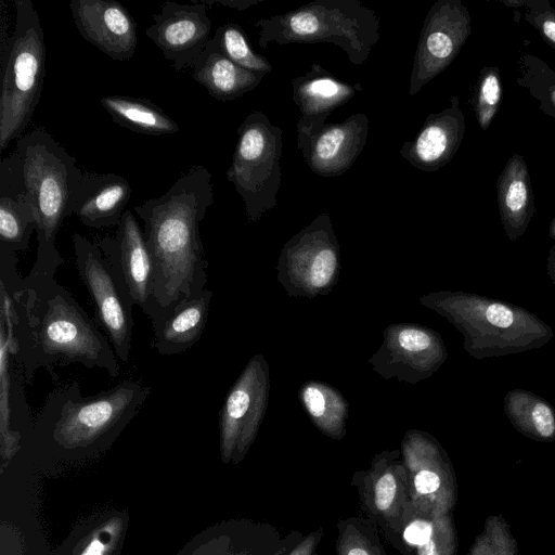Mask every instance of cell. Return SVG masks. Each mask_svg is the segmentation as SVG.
I'll use <instances>...</instances> for the list:
<instances>
[{"instance_id":"cell-19","label":"cell","mask_w":555,"mask_h":555,"mask_svg":"<svg viewBox=\"0 0 555 555\" xmlns=\"http://www.w3.org/2000/svg\"><path fill=\"white\" fill-rule=\"evenodd\" d=\"M291 86L292 99L300 113L296 125L297 138L309 137L320 130L334 109L362 90L360 83L337 79L320 63H313L304 75L294 77Z\"/></svg>"},{"instance_id":"cell-29","label":"cell","mask_w":555,"mask_h":555,"mask_svg":"<svg viewBox=\"0 0 555 555\" xmlns=\"http://www.w3.org/2000/svg\"><path fill=\"white\" fill-rule=\"evenodd\" d=\"M503 409L512 425L524 436L542 442L555 440V411L541 397L513 389L504 397Z\"/></svg>"},{"instance_id":"cell-11","label":"cell","mask_w":555,"mask_h":555,"mask_svg":"<svg viewBox=\"0 0 555 555\" xmlns=\"http://www.w3.org/2000/svg\"><path fill=\"white\" fill-rule=\"evenodd\" d=\"M269 389L268 362L262 354H256L230 388L219 411L220 453L224 463H237L248 452L266 415Z\"/></svg>"},{"instance_id":"cell-12","label":"cell","mask_w":555,"mask_h":555,"mask_svg":"<svg viewBox=\"0 0 555 555\" xmlns=\"http://www.w3.org/2000/svg\"><path fill=\"white\" fill-rule=\"evenodd\" d=\"M410 511L425 518L450 514L456 500L452 466L439 443L425 431L410 429L401 441Z\"/></svg>"},{"instance_id":"cell-27","label":"cell","mask_w":555,"mask_h":555,"mask_svg":"<svg viewBox=\"0 0 555 555\" xmlns=\"http://www.w3.org/2000/svg\"><path fill=\"white\" fill-rule=\"evenodd\" d=\"M298 399L312 424L332 439H343L349 404L335 387L321 380H307L298 390Z\"/></svg>"},{"instance_id":"cell-6","label":"cell","mask_w":555,"mask_h":555,"mask_svg":"<svg viewBox=\"0 0 555 555\" xmlns=\"http://www.w3.org/2000/svg\"><path fill=\"white\" fill-rule=\"evenodd\" d=\"M258 43H332L354 65L366 62L379 41V17L359 0H313L297 9L260 18Z\"/></svg>"},{"instance_id":"cell-18","label":"cell","mask_w":555,"mask_h":555,"mask_svg":"<svg viewBox=\"0 0 555 555\" xmlns=\"http://www.w3.org/2000/svg\"><path fill=\"white\" fill-rule=\"evenodd\" d=\"M81 37L115 61H129L137 49V25L128 10L114 0L69 2Z\"/></svg>"},{"instance_id":"cell-15","label":"cell","mask_w":555,"mask_h":555,"mask_svg":"<svg viewBox=\"0 0 555 555\" xmlns=\"http://www.w3.org/2000/svg\"><path fill=\"white\" fill-rule=\"evenodd\" d=\"M448 351L436 331L416 323H395L383 332V343L369 363L384 379L417 384L444 363Z\"/></svg>"},{"instance_id":"cell-34","label":"cell","mask_w":555,"mask_h":555,"mask_svg":"<svg viewBox=\"0 0 555 555\" xmlns=\"http://www.w3.org/2000/svg\"><path fill=\"white\" fill-rule=\"evenodd\" d=\"M429 538L418 545L417 555H455L456 537L450 514L431 519Z\"/></svg>"},{"instance_id":"cell-37","label":"cell","mask_w":555,"mask_h":555,"mask_svg":"<svg viewBox=\"0 0 555 555\" xmlns=\"http://www.w3.org/2000/svg\"><path fill=\"white\" fill-rule=\"evenodd\" d=\"M339 555H375L369 541L354 528H347L338 542Z\"/></svg>"},{"instance_id":"cell-8","label":"cell","mask_w":555,"mask_h":555,"mask_svg":"<svg viewBox=\"0 0 555 555\" xmlns=\"http://www.w3.org/2000/svg\"><path fill=\"white\" fill-rule=\"evenodd\" d=\"M237 137L227 179L244 202L248 221L256 222L276 205L283 130L264 113L253 111L237 128Z\"/></svg>"},{"instance_id":"cell-20","label":"cell","mask_w":555,"mask_h":555,"mask_svg":"<svg viewBox=\"0 0 555 555\" xmlns=\"http://www.w3.org/2000/svg\"><path fill=\"white\" fill-rule=\"evenodd\" d=\"M465 128L459 98L453 95L447 108L426 117L415 138L401 145L400 155L414 168L437 171L455 156Z\"/></svg>"},{"instance_id":"cell-1","label":"cell","mask_w":555,"mask_h":555,"mask_svg":"<svg viewBox=\"0 0 555 555\" xmlns=\"http://www.w3.org/2000/svg\"><path fill=\"white\" fill-rule=\"evenodd\" d=\"M63 262L35 260L18 293L1 288V323L25 382L39 369L79 363L117 377V356L106 336L54 274Z\"/></svg>"},{"instance_id":"cell-5","label":"cell","mask_w":555,"mask_h":555,"mask_svg":"<svg viewBox=\"0 0 555 555\" xmlns=\"http://www.w3.org/2000/svg\"><path fill=\"white\" fill-rule=\"evenodd\" d=\"M15 150L21 156L24 181L36 217V260L64 262L55 238L64 220L74 214L83 172L76 158L43 127L18 138Z\"/></svg>"},{"instance_id":"cell-30","label":"cell","mask_w":555,"mask_h":555,"mask_svg":"<svg viewBox=\"0 0 555 555\" xmlns=\"http://www.w3.org/2000/svg\"><path fill=\"white\" fill-rule=\"evenodd\" d=\"M516 82L539 102V108L555 117V69L533 54H522L517 61Z\"/></svg>"},{"instance_id":"cell-9","label":"cell","mask_w":555,"mask_h":555,"mask_svg":"<svg viewBox=\"0 0 555 555\" xmlns=\"http://www.w3.org/2000/svg\"><path fill=\"white\" fill-rule=\"evenodd\" d=\"M340 249L327 214H320L282 247L278 281L293 297L312 299L328 294L340 273Z\"/></svg>"},{"instance_id":"cell-24","label":"cell","mask_w":555,"mask_h":555,"mask_svg":"<svg viewBox=\"0 0 555 555\" xmlns=\"http://www.w3.org/2000/svg\"><path fill=\"white\" fill-rule=\"evenodd\" d=\"M500 218L511 241L527 230L535 211L528 166L521 155L513 153L496 180Z\"/></svg>"},{"instance_id":"cell-25","label":"cell","mask_w":555,"mask_h":555,"mask_svg":"<svg viewBox=\"0 0 555 555\" xmlns=\"http://www.w3.org/2000/svg\"><path fill=\"white\" fill-rule=\"evenodd\" d=\"M192 78L222 102L233 101L256 89L267 74L246 69L228 59L212 39L194 62Z\"/></svg>"},{"instance_id":"cell-28","label":"cell","mask_w":555,"mask_h":555,"mask_svg":"<svg viewBox=\"0 0 555 555\" xmlns=\"http://www.w3.org/2000/svg\"><path fill=\"white\" fill-rule=\"evenodd\" d=\"M101 105L120 126L132 131L162 135L179 131V125L150 100L129 95H105Z\"/></svg>"},{"instance_id":"cell-39","label":"cell","mask_w":555,"mask_h":555,"mask_svg":"<svg viewBox=\"0 0 555 555\" xmlns=\"http://www.w3.org/2000/svg\"><path fill=\"white\" fill-rule=\"evenodd\" d=\"M199 2L205 3L207 5L219 3L221 5L229 7L230 9H235V10L242 11V10H246L249 7L261 2V0H243V1L199 0Z\"/></svg>"},{"instance_id":"cell-13","label":"cell","mask_w":555,"mask_h":555,"mask_svg":"<svg viewBox=\"0 0 555 555\" xmlns=\"http://www.w3.org/2000/svg\"><path fill=\"white\" fill-rule=\"evenodd\" d=\"M470 33L472 17L461 0H438L430 7L413 57L410 95H415L454 61Z\"/></svg>"},{"instance_id":"cell-14","label":"cell","mask_w":555,"mask_h":555,"mask_svg":"<svg viewBox=\"0 0 555 555\" xmlns=\"http://www.w3.org/2000/svg\"><path fill=\"white\" fill-rule=\"evenodd\" d=\"M111 266L120 288L133 306H139L156 324L162 313L155 299V276L143 229L134 215L126 210L113 237L95 242Z\"/></svg>"},{"instance_id":"cell-17","label":"cell","mask_w":555,"mask_h":555,"mask_svg":"<svg viewBox=\"0 0 555 555\" xmlns=\"http://www.w3.org/2000/svg\"><path fill=\"white\" fill-rule=\"evenodd\" d=\"M369 126V117L364 113H356L343 121L325 124L309 137L297 138L298 149L313 173L340 176L363 151Z\"/></svg>"},{"instance_id":"cell-32","label":"cell","mask_w":555,"mask_h":555,"mask_svg":"<svg viewBox=\"0 0 555 555\" xmlns=\"http://www.w3.org/2000/svg\"><path fill=\"white\" fill-rule=\"evenodd\" d=\"M503 95L498 66H483L477 78L472 105L479 127L487 130L495 117Z\"/></svg>"},{"instance_id":"cell-38","label":"cell","mask_w":555,"mask_h":555,"mask_svg":"<svg viewBox=\"0 0 555 555\" xmlns=\"http://www.w3.org/2000/svg\"><path fill=\"white\" fill-rule=\"evenodd\" d=\"M319 533L306 537L288 555H313Z\"/></svg>"},{"instance_id":"cell-35","label":"cell","mask_w":555,"mask_h":555,"mask_svg":"<svg viewBox=\"0 0 555 555\" xmlns=\"http://www.w3.org/2000/svg\"><path fill=\"white\" fill-rule=\"evenodd\" d=\"M121 531V519H109L87 538L76 555H111L120 539Z\"/></svg>"},{"instance_id":"cell-42","label":"cell","mask_w":555,"mask_h":555,"mask_svg":"<svg viewBox=\"0 0 555 555\" xmlns=\"http://www.w3.org/2000/svg\"><path fill=\"white\" fill-rule=\"evenodd\" d=\"M548 235H550L551 238L555 240V217L550 222Z\"/></svg>"},{"instance_id":"cell-26","label":"cell","mask_w":555,"mask_h":555,"mask_svg":"<svg viewBox=\"0 0 555 555\" xmlns=\"http://www.w3.org/2000/svg\"><path fill=\"white\" fill-rule=\"evenodd\" d=\"M395 453L378 454L366 478L367 504L374 513L390 521L410 509L406 472Z\"/></svg>"},{"instance_id":"cell-2","label":"cell","mask_w":555,"mask_h":555,"mask_svg":"<svg viewBox=\"0 0 555 555\" xmlns=\"http://www.w3.org/2000/svg\"><path fill=\"white\" fill-rule=\"evenodd\" d=\"M212 203L211 173L196 165L182 173L163 195L134 207L143 222L154 267L160 320L177 302L206 288L199 223Z\"/></svg>"},{"instance_id":"cell-10","label":"cell","mask_w":555,"mask_h":555,"mask_svg":"<svg viewBox=\"0 0 555 555\" xmlns=\"http://www.w3.org/2000/svg\"><path fill=\"white\" fill-rule=\"evenodd\" d=\"M72 243L76 268L94 305L96 322L118 360L127 362L132 350L133 305L120 288L98 244L79 233L72 235Z\"/></svg>"},{"instance_id":"cell-3","label":"cell","mask_w":555,"mask_h":555,"mask_svg":"<svg viewBox=\"0 0 555 555\" xmlns=\"http://www.w3.org/2000/svg\"><path fill=\"white\" fill-rule=\"evenodd\" d=\"M151 387L125 379L93 396H83L78 382L48 396L31 433L35 444L60 456H83L108 447L137 416Z\"/></svg>"},{"instance_id":"cell-40","label":"cell","mask_w":555,"mask_h":555,"mask_svg":"<svg viewBox=\"0 0 555 555\" xmlns=\"http://www.w3.org/2000/svg\"><path fill=\"white\" fill-rule=\"evenodd\" d=\"M546 271L555 285V245L551 247L546 260Z\"/></svg>"},{"instance_id":"cell-22","label":"cell","mask_w":555,"mask_h":555,"mask_svg":"<svg viewBox=\"0 0 555 555\" xmlns=\"http://www.w3.org/2000/svg\"><path fill=\"white\" fill-rule=\"evenodd\" d=\"M129 181L116 173L83 172L77 189L74 215L86 227H117L131 197Z\"/></svg>"},{"instance_id":"cell-21","label":"cell","mask_w":555,"mask_h":555,"mask_svg":"<svg viewBox=\"0 0 555 555\" xmlns=\"http://www.w3.org/2000/svg\"><path fill=\"white\" fill-rule=\"evenodd\" d=\"M34 231V206L25 185L21 156L14 150L0 164V247L25 251Z\"/></svg>"},{"instance_id":"cell-41","label":"cell","mask_w":555,"mask_h":555,"mask_svg":"<svg viewBox=\"0 0 555 555\" xmlns=\"http://www.w3.org/2000/svg\"><path fill=\"white\" fill-rule=\"evenodd\" d=\"M501 2L512 9H520L526 7V0H501Z\"/></svg>"},{"instance_id":"cell-7","label":"cell","mask_w":555,"mask_h":555,"mask_svg":"<svg viewBox=\"0 0 555 555\" xmlns=\"http://www.w3.org/2000/svg\"><path fill=\"white\" fill-rule=\"evenodd\" d=\"M15 24L1 40L0 147L18 138L40 99L46 75L43 29L34 3L15 0Z\"/></svg>"},{"instance_id":"cell-31","label":"cell","mask_w":555,"mask_h":555,"mask_svg":"<svg viewBox=\"0 0 555 555\" xmlns=\"http://www.w3.org/2000/svg\"><path fill=\"white\" fill-rule=\"evenodd\" d=\"M215 44L235 64L254 72L269 74L272 65L264 56L256 53L240 25L227 23L217 28L211 37Z\"/></svg>"},{"instance_id":"cell-4","label":"cell","mask_w":555,"mask_h":555,"mask_svg":"<svg viewBox=\"0 0 555 555\" xmlns=\"http://www.w3.org/2000/svg\"><path fill=\"white\" fill-rule=\"evenodd\" d=\"M420 302L447 319L463 335L465 351L478 360L537 349L554 337L534 313L478 294L438 291Z\"/></svg>"},{"instance_id":"cell-36","label":"cell","mask_w":555,"mask_h":555,"mask_svg":"<svg viewBox=\"0 0 555 555\" xmlns=\"http://www.w3.org/2000/svg\"><path fill=\"white\" fill-rule=\"evenodd\" d=\"M525 18L555 49V9L548 0H526Z\"/></svg>"},{"instance_id":"cell-33","label":"cell","mask_w":555,"mask_h":555,"mask_svg":"<svg viewBox=\"0 0 555 555\" xmlns=\"http://www.w3.org/2000/svg\"><path fill=\"white\" fill-rule=\"evenodd\" d=\"M468 555H517V544L502 516H490L476 537Z\"/></svg>"},{"instance_id":"cell-16","label":"cell","mask_w":555,"mask_h":555,"mask_svg":"<svg viewBox=\"0 0 555 555\" xmlns=\"http://www.w3.org/2000/svg\"><path fill=\"white\" fill-rule=\"evenodd\" d=\"M210 31L208 5L194 0L192 4L164 2L145 34L181 72L193 66L210 40Z\"/></svg>"},{"instance_id":"cell-23","label":"cell","mask_w":555,"mask_h":555,"mask_svg":"<svg viewBox=\"0 0 555 555\" xmlns=\"http://www.w3.org/2000/svg\"><path fill=\"white\" fill-rule=\"evenodd\" d=\"M212 291L205 288L198 295L182 299L153 325L154 349L163 356L180 354L193 347L206 326Z\"/></svg>"}]
</instances>
